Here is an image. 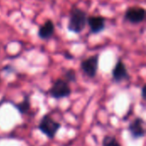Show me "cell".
<instances>
[{
    "label": "cell",
    "mask_w": 146,
    "mask_h": 146,
    "mask_svg": "<svg viewBox=\"0 0 146 146\" xmlns=\"http://www.w3.org/2000/svg\"><path fill=\"white\" fill-rule=\"evenodd\" d=\"M86 25L87 13L77 6H73L69 12V18L67 25L68 30L70 33L80 34L84 31Z\"/></svg>",
    "instance_id": "obj_1"
},
{
    "label": "cell",
    "mask_w": 146,
    "mask_h": 146,
    "mask_svg": "<svg viewBox=\"0 0 146 146\" xmlns=\"http://www.w3.org/2000/svg\"><path fill=\"white\" fill-rule=\"evenodd\" d=\"M61 127L62 124L56 121L50 114L44 115L37 126L38 131H40L41 133H43L49 139H54Z\"/></svg>",
    "instance_id": "obj_2"
},
{
    "label": "cell",
    "mask_w": 146,
    "mask_h": 146,
    "mask_svg": "<svg viewBox=\"0 0 146 146\" xmlns=\"http://www.w3.org/2000/svg\"><path fill=\"white\" fill-rule=\"evenodd\" d=\"M47 92L51 98L60 100L69 98L72 94V89L69 86V83H68L62 78H58L55 80L52 86L48 90Z\"/></svg>",
    "instance_id": "obj_3"
},
{
    "label": "cell",
    "mask_w": 146,
    "mask_h": 146,
    "mask_svg": "<svg viewBox=\"0 0 146 146\" xmlns=\"http://www.w3.org/2000/svg\"><path fill=\"white\" fill-rule=\"evenodd\" d=\"M99 54H95L81 61L80 68L86 77L93 79L97 76L99 68Z\"/></svg>",
    "instance_id": "obj_4"
},
{
    "label": "cell",
    "mask_w": 146,
    "mask_h": 146,
    "mask_svg": "<svg viewBox=\"0 0 146 146\" xmlns=\"http://www.w3.org/2000/svg\"><path fill=\"white\" fill-rule=\"evenodd\" d=\"M145 9L141 6H131L127 8L124 14V20L131 24L138 25L145 20Z\"/></svg>",
    "instance_id": "obj_5"
},
{
    "label": "cell",
    "mask_w": 146,
    "mask_h": 146,
    "mask_svg": "<svg viewBox=\"0 0 146 146\" xmlns=\"http://www.w3.org/2000/svg\"><path fill=\"white\" fill-rule=\"evenodd\" d=\"M112 81L115 84H121L123 81H127L130 80L131 76L126 64L123 62L121 58H119L111 71Z\"/></svg>",
    "instance_id": "obj_6"
},
{
    "label": "cell",
    "mask_w": 146,
    "mask_h": 146,
    "mask_svg": "<svg viewBox=\"0 0 146 146\" xmlns=\"http://www.w3.org/2000/svg\"><path fill=\"white\" fill-rule=\"evenodd\" d=\"M145 120L140 117H135L128 125L127 130L130 133L131 137L134 140L143 139L145 136Z\"/></svg>",
    "instance_id": "obj_7"
},
{
    "label": "cell",
    "mask_w": 146,
    "mask_h": 146,
    "mask_svg": "<svg viewBox=\"0 0 146 146\" xmlns=\"http://www.w3.org/2000/svg\"><path fill=\"white\" fill-rule=\"evenodd\" d=\"M87 25L89 26L90 33H101L106 29V18L102 15H89L87 16Z\"/></svg>",
    "instance_id": "obj_8"
},
{
    "label": "cell",
    "mask_w": 146,
    "mask_h": 146,
    "mask_svg": "<svg viewBox=\"0 0 146 146\" xmlns=\"http://www.w3.org/2000/svg\"><path fill=\"white\" fill-rule=\"evenodd\" d=\"M55 33V24L51 19L46 20L38 30V37L42 40L50 39Z\"/></svg>",
    "instance_id": "obj_9"
},
{
    "label": "cell",
    "mask_w": 146,
    "mask_h": 146,
    "mask_svg": "<svg viewBox=\"0 0 146 146\" xmlns=\"http://www.w3.org/2000/svg\"><path fill=\"white\" fill-rule=\"evenodd\" d=\"M14 106V108L15 110H17V111L21 114V115H27L29 113L30 110H31V99H30V95H25L22 101L14 104L11 103Z\"/></svg>",
    "instance_id": "obj_10"
},
{
    "label": "cell",
    "mask_w": 146,
    "mask_h": 146,
    "mask_svg": "<svg viewBox=\"0 0 146 146\" xmlns=\"http://www.w3.org/2000/svg\"><path fill=\"white\" fill-rule=\"evenodd\" d=\"M62 79L66 80L68 83H75L77 81V74L76 71L74 68L66 69L63 73Z\"/></svg>",
    "instance_id": "obj_11"
},
{
    "label": "cell",
    "mask_w": 146,
    "mask_h": 146,
    "mask_svg": "<svg viewBox=\"0 0 146 146\" xmlns=\"http://www.w3.org/2000/svg\"><path fill=\"white\" fill-rule=\"evenodd\" d=\"M102 146H121V145L115 136L105 135L102 141Z\"/></svg>",
    "instance_id": "obj_12"
},
{
    "label": "cell",
    "mask_w": 146,
    "mask_h": 146,
    "mask_svg": "<svg viewBox=\"0 0 146 146\" xmlns=\"http://www.w3.org/2000/svg\"><path fill=\"white\" fill-rule=\"evenodd\" d=\"M63 56L67 59V60H71V59H74V56H73V54L72 53H70L69 51H68V50H66V51H64V53H63Z\"/></svg>",
    "instance_id": "obj_13"
},
{
    "label": "cell",
    "mask_w": 146,
    "mask_h": 146,
    "mask_svg": "<svg viewBox=\"0 0 146 146\" xmlns=\"http://www.w3.org/2000/svg\"><path fill=\"white\" fill-rule=\"evenodd\" d=\"M141 98L143 100H145V85H144L141 88Z\"/></svg>",
    "instance_id": "obj_14"
},
{
    "label": "cell",
    "mask_w": 146,
    "mask_h": 146,
    "mask_svg": "<svg viewBox=\"0 0 146 146\" xmlns=\"http://www.w3.org/2000/svg\"><path fill=\"white\" fill-rule=\"evenodd\" d=\"M5 102H6V101H5L4 99H3V98H2V99L0 100V107H1V106H2V105H3V104L5 103Z\"/></svg>",
    "instance_id": "obj_15"
},
{
    "label": "cell",
    "mask_w": 146,
    "mask_h": 146,
    "mask_svg": "<svg viewBox=\"0 0 146 146\" xmlns=\"http://www.w3.org/2000/svg\"><path fill=\"white\" fill-rule=\"evenodd\" d=\"M0 83H1V79H0Z\"/></svg>",
    "instance_id": "obj_16"
}]
</instances>
